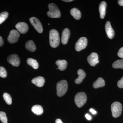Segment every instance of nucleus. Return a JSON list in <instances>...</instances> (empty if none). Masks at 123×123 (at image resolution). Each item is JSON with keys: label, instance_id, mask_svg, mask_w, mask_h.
<instances>
[{"label": "nucleus", "instance_id": "nucleus-1", "mask_svg": "<svg viewBox=\"0 0 123 123\" xmlns=\"http://www.w3.org/2000/svg\"><path fill=\"white\" fill-rule=\"evenodd\" d=\"M49 40L50 45L52 48H55L59 46L60 42L59 35L56 30L52 29L50 31Z\"/></svg>", "mask_w": 123, "mask_h": 123}, {"label": "nucleus", "instance_id": "nucleus-2", "mask_svg": "<svg viewBox=\"0 0 123 123\" xmlns=\"http://www.w3.org/2000/svg\"><path fill=\"white\" fill-rule=\"evenodd\" d=\"M49 10L47 13L48 16L52 18H58L61 17V13L57 6L54 3H50L48 6Z\"/></svg>", "mask_w": 123, "mask_h": 123}, {"label": "nucleus", "instance_id": "nucleus-3", "mask_svg": "<svg viewBox=\"0 0 123 123\" xmlns=\"http://www.w3.org/2000/svg\"><path fill=\"white\" fill-rule=\"evenodd\" d=\"M57 94L59 97H62L66 93L68 90V84L66 80H62L57 84Z\"/></svg>", "mask_w": 123, "mask_h": 123}, {"label": "nucleus", "instance_id": "nucleus-4", "mask_svg": "<svg viewBox=\"0 0 123 123\" xmlns=\"http://www.w3.org/2000/svg\"><path fill=\"white\" fill-rule=\"evenodd\" d=\"M75 103L78 107H81L87 101V96L84 92H80L76 94L75 98Z\"/></svg>", "mask_w": 123, "mask_h": 123}, {"label": "nucleus", "instance_id": "nucleus-5", "mask_svg": "<svg viewBox=\"0 0 123 123\" xmlns=\"http://www.w3.org/2000/svg\"><path fill=\"white\" fill-rule=\"evenodd\" d=\"M112 116L114 118L119 117L121 114L122 111V105L119 102L113 103L111 106Z\"/></svg>", "mask_w": 123, "mask_h": 123}, {"label": "nucleus", "instance_id": "nucleus-6", "mask_svg": "<svg viewBox=\"0 0 123 123\" xmlns=\"http://www.w3.org/2000/svg\"><path fill=\"white\" fill-rule=\"evenodd\" d=\"M88 40L85 37H82L79 38L76 43L75 49L77 51H80L83 50L87 46Z\"/></svg>", "mask_w": 123, "mask_h": 123}, {"label": "nucleus", "instance_id": "nucleus-7", "mask_svg": "<svg viewBox=\"0 0 123 123\" xmlns=\"http://www.w3.org/2000/svg\"><path fill=\"white\" fill-rule=\"evenodd\" d=\"M30 21L38 33H41L43 32V26L38 19L35 17H32L30 18Z\"/></svg>", "mask_w": 123, "mask_h": 123}, {"label": "nucleus", "instance_id": "nucleus-8", "mask_svg": "<svg viewBox=\"0 0 123 123\" xmlns=\"http://www.w3.org/2000/svg\"><path fill=\"white\" fill-rule=\"evenodd\" d=\"M20 36V34L17 31L15 30H12L10 31L8 37V41L11 44L15 43L18 42Z\"/></svg>", "mask_w": 123, "mask_h": 123}, {"label": "nucleus", "instance_id": "nucleus-9", "mask_svg": "<svg viewBox=\"0 0 123 123\" xmlns=\"http://www.w3.org/2000/svg\"><path fill=\"white\" fill-rule=\"evenodd\" d=\"M8 62L13 66L18 67L20 65V60L17 54L10 55L7 58Z\"/></svg>", "mask_w": 123, "mask_h": 123}, {"label": "nucleus", "instance_id": "nucleus-10", "mask_svg": "<svg viewBox=\"0 0 123 123\" xmlns=\"http://www.w3.org/2000/svg\"><path fill=\"white\" fill-rule=\"evenodd\" d=\"M87 60L91 66H95L99 62L98 55L97 53L95 52L91 53L87 58Z\"/></svg>", "mask_w": 123, "mask_h": 123}, {"label": "nucleus", "instance_id": "nucleus-11", "mask_svg": "<svg viewBox=\"0 0 123 123\" xmlns=\"http://www.w3.org/2000/svg\"><path fill=\"white\" fill-rule=\"evenodd\" d=\"M15 27L19 32L22 34L26 33L29 29L28 25L24 22L18 23L15 25Z\"/></svg>", "mask_w": 123, "mask_h": 123}, {"label": "nucleus", "instance_id": "nucleus-12", "mask_svg": "<svg viewBox=\"0 0 123 123\" xmlns=\"http://www.w3.org/2000/svg\"><path fill=\"white\" fill-rule=\"evenodd\" d=\"M105 30L108 38L111 39L113 38L115 35L114 31L112 29L110 22L107 21L105 25Z\"/></svg>", "mask_w": 123, "mask_h": 123}, {"label": "nucleus", "instance_id": "nucleus-13", "mask_svg": "<svg viewBox=\"0 0 123 123\" xmlns=\"http://www.w3.org/2000/svg\"><path fill=\"white\" fill-rule=\"evenodd\" d=\"M70 36V31L68 28H65L63 31L61 41L62 44H66L68 43Z\"/></svg>", "mask_w": 123, "mask_h": 123}, {"label": "nucleus", "instance_id": "nucleus-14", "mask_svg": "<svg viewBox=\"0 0 123 123\" xmlns=\"http://www.w3.org/2000/svg\"><path fill=\"white\" fill-rule=\"evenodd\" d=\"M32 82L38 87H41L44 85L45 79L44 78L41 76L36 77L32 80Z\"/></svg>", "mask_w": 123, "mask_h": 123}, {"label": "nucleus", "instance_id": "nucleus-15", "mask_svg": "<svg viewBox=\"0 0 123 123\" xmlns=\"http://www.w3.org/2000/svg\"><path fill=\"white\" fill-rule=\"evenodd\" d=\"M77 74L78 77L75 80V82L77 84H80L85 77L86 74L84 70L82 69H79L78 70Z\"/></svg>", "mask_w": 123, "mask_h": 123}, {"label": "nucleus", "instance_id": "nucleus-16", "mask_svg": "<svg viewBox=\"0 0 123 123\" xmlns=\"http://www.w3.org/2000/svg\"><path fill=\"white\" fill-rule=\"evenodd\" d=\"M107 4L105 1L101 2L99 6V11L100 12V17L103 19L106 14V8Z\"/></svg>", "mask_w": 123, "mask_h": 123}, {"label": "nucleus", "instance_id": "nucleus-17", "mask_svg": "<svg viewBox=\"0 0 123 123\" xmlns=\"http://www.w3.org/2000/svg\"><path fill=\"white\" fill-rule=\"evenodd\" d=\"M56 64L58 66V69L61 71L65 70L68 65L67 61L65 60H58L56 62Z\"/></svg>", "mask_w": 123, "mask_h": 123}, {"label": "nucleus", "instance_id": "nucleus-18", "mask_svg": "<svg viewBox=\"0 0 123 123\" xmlns=\"http://www.w3.org/2000/svg\"><path fill=\"white\" fill-rule=\"evenodd\" d=\"M70 14L77 20H79L81 18V14L80 11L76 8H74L70 10Z\"/></svg>", "mask_w": 123, "mask_h": 123}, {"label": "nucleus", "instance_id": "nucleus-19", "mask_svg": "<svg viewBox=\"0 0 123 123\" xmlns=\"http://www.w3.org/2000/svg\"><path fill=\"white\" fill-rule=\"evenodd\" d=\"M105 85V82L103 78H99L94 82L93 84V86L95 89L101 88L104 86Z\"/></svg>", "mask_w": 123, "mask_h": 123}, {"label": "nucleus", "instance_id": "nucleus-20", "mask_svg": "<svg viewBox=\"0 0 123 123\" xmlns=\"http://www.w3.org/2000/svg\"><path fill=\"white\" fill-rule=\"evenodd\" d=\"M25 48L28 50L34 52L36 50V47L33 40H30L27 42L25 44Z\"/></svg>", "mask_w": 123, "mask_h": 123}, {"label": "nucleus", "instance_id": "nucleus-21", "mask_svg": "<svg viewBox=\"0 0 123 123\" xmlns=\"http://www.w3.org/2000/svg\"><path fill=\"white\" fill-rule=\"evenodd\" d=\"M31 110L34 114L37 115L42 114L43 112V107L39 105H36L33 106L31 108Z\"/></svg>", "mask_w": 123, "mask_h": 123}, {"label": "nucleus", "instance_id": "nucleus-22", "mask_svg": "<svg viewBox=\"0 0 123 123\" xmlns=\"http://www.w3.org/2000/svg\"><path fill=\"white\" fill-rule=\"evenodd\" d=\"M27 62L29 65L32 66L34 69H37L38 68V63L36 60L32 58H28Z\"/></svg>", "mask_w": 123, "mask_h": 123}, {"label": "nucleus", "instance_id": "nucleus-23", "mask_svg": "<svg viewBox=\"0 0 123 123\" xmlns=\"http://www.w3.org/2000/svg\"><path fill=\"white\" fill-rule=\"evenodd\" d=\"M114 68L123 69V59L118 60L115 61L112 64Z\"/></svg>", "mask_w": 123, "mask_h": 123}, {"label": "nucleus", "instance_id": "nucleus-24", "mask_svg": "<svg viewBox=\"0 0 123 123\" xmlns=\"http://www.w3.org/2000/svg\"><path fill=\"white\" fill-rule=\"evenodd\" d=\"M3 98L6 103L9 105L11 104L12 102V98L10 95L7 93H5L3 94Z\"/></svg>", "mask_w": 123, "mask_h": 123}, {"label": "nucleus", "instance_id": "nucleus-25", "mask_svg": "<svg viewBox=\"0 0 123 123\" xmlns=\"http://www.w3.org/2000/svg\"><path fill=\"white\" fill-rule=\"evenodd\" d=\"M8 13L6 11L2 12L0 14V24L6 20L8 17Z\"/></svg>", "mask_w": 123, "mask_h": 123}, {"label": "nucleus", "instance_id": "nucleus-26", "mask_svg": "<svg viewBox=\"0 0 123 123\" xmlns=\"http://www.w3.org/2000/svg\"><path fill=\"white\" fill-rule=\"evenodd\" d=\"M0 120L2 123H8V119L5 112L0 111Z\"/></svg>", "mask_w": 123, "mask_h": 123}, {"label": "nucleus", "instance_id": "nucleus-27", "mask_svg": "<svg viewBox=\"0 0 123 123\" xmlns=\"http://www.w3.org/2000/svg\"><path fill=\"white\" fill-rule=\"evenodd\" d=\"M7 71L4 67H0V76L2 78H6L7 76Z\"/></svg>", "mask_w": 123, "mask_h": 123}, {"label": "nucleus", "instance_id": "nucleus-28", "mask_svg": "<svg viewBox=\"0 0 123 123\" xmlns=\"http://www.w3.org/2000/svg\"><path fill=\"white\" fill-rule=\"evenodd\" d=\"M117 85L119 88H123V77L118 81Z\"/></svg>", "mask_w": 123, "mask_h": 123}, {"label": "nucleus", "instance_id": "nucleus-29", "mask_svg": "<svg viewBox=\"0 0 123 123\" xmlns=\"http://www.w3.org/2000/svg\"><path fill=\"white\" fill-rule=\"evenodd\" d=\"M118 55L119 57L123 59V47H121L119 50Z\"/></svg>", "mask_w": 123, "mask_h": 123}, {"label": "nucleus", "instance_id": "nucleus-30", "mask_svg": "<svg viewBox=\"0 0 123 123\" xmlns=\"http://www.w3.org/2000/svg\"><path fill=\"white\" fill-rule=\"evenodd\" d=\"M4 42L3 39L1 36H0V47L3 46L4 45Z\"/></svg>", "mask_w": 123, "mask_h": 123}, {"label": "nucleus", "instance_id": "nucleus-31", "mask_svg": "<svg viewBox=\"0 0 123 123\" xmlns=\"http://www.w3.org/2000/svg\"><path fill=\"white\" fill-rule=\"evenodd\" d=\"M90 112H91L92 114H95L97 113V111H96L95 110H94V109H92V108H91V109L90 110Z\"/></svg>", "mask_w": 123, "mask_h": 123}, {"label": "nucleus", "instance_id": "nucleus-32", "mask_svg": "<svg viewBox=\"0 0 123 123\" xmlns=\"http://www.w3.org/2000/svg\"><path fill=\"white\" fill-rule=\"evenodd\" d=\"M85 117L88 120H90L91 119V116L89 115L88 114H86L85 115Z\"/></svg>", "mask_w": 123, "mask_h": 123}, {"label": "nucleus", "instance_id": "nucleus-33", "mask_svg": "<svg viewBox=\"0 0 123 123\" xmlns=\"http://www.w3.org/2000/svg\"><path fill=\"white\" fill-rule=\"evenodd\" d=\"M118 3L120 5L123 7V0H120L118 1Z\"/></svg>", "mask_w": 123, "mask_h": 123}, {"label": "nucleus", "instance_id": "nucleus-34", "mask_svg": "<svg viewBox=\"0 0 123 123\" xmlns=\"http://www.w3.org/2000/svg\"><path fill=\"white\" fill-rule=\"evenodd\" d=\"M55 123H63L62 121L60 119H58L56 120Z\"/></svg>", "mask_w": 123, "mask_h": 123}, {"label": "nucleus", "instance_id": "nucleus-35", "mask_svg": "<svg viewBox=\"0 0 123 123\" xmlns=\"http://www.w3.org/2000/svg\"><path fill=\"white\" fill-rule=\"evenodd\" d=\"M62 1H64V2H71V1H73V0H62Z\"/></svg>", "mask_w": 123, "mask_h": 123}]
</instances>
